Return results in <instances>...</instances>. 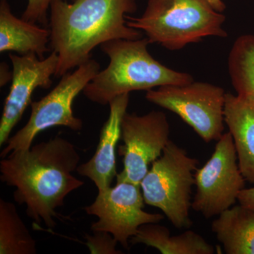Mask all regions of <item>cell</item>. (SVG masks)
<instances>
[{"instance_id":"2","label":"cell","mask_w":254,"mask_h":254,"mask_svg":"<svg viewBox=\"0 0 254 254\" xmlns=\"http://www.w3.org/2000/svg\"><path fill=\"white\" fill-rule=\"evenodd\" d=\"M50 9V45L59 59L57 77L91 59L97 46L143 36L127 22V15L136 12V0H53Z\"/></svg>"},{"instance_id":"13","label":"cell","mask_w":254,"mask_h":254,"mask_svg":"<svg viewBox=\"0 0 254 254\" xmlns=\"http://www.w3.org/2000/svg\"><path fill=\"white\" fill-rule=\"evenodd\" d=\"M224 120L233 138L241 173L254 185V102L226 93Z\"/></svg>"},{"instance_id":"19","label":"cell","mask_w":254,"mask_h":254,"mask_svg":"<svg viewBox=\"0 0 254 254\" xmlns=\"http://www.w3.org/2000/svg\"><path fill=\"white\" fill-rule=\"evenodd\" d=\"M86 245L91 254H121L117 250L118 242L111 234L107 232H93V235H86Z\"/></svg>"},{"instance_id":"4","label":"cell","mask_w":254,"mask_h":254,"mask_svg":"<svg viewBox=\"0 0 254 254\" xmlns=\"http://www.w3.org/2000/svg\"><path fill=\"white\" fill-rule=\"evenodd\" d=\"M129 27L144 33L150 43L182 49L209 36L225 38V15L208 0H148L139 17L126 16Z\"/></svg>"},{"instance_id":"16","label":"cell","mask_w":254,"mask_h":254,"mask_svg":"<svg viewBox=\"0 0 254 254\" xmlns=\"http://www.w3.org/2000/svg\"><path fill=\"white\" fill-rule=\"evenodd\" d=\"M132 245L143 244L163 254H213L215 249L199 234L187 230L171 235L168 227L158 223L142 225L130 240Z\"/></svg>"},{"instance_id":"3","label":"cell","mask_w":254,"mask_h":254,"mask_svg":"<svg viewBox=\"0 0 254 254\" xmlns=\"http://www.w3.org/2000/svg\"><path fill=\"white\" fill-rule=\"evenodd\" d=\"M149 40L117 39L102 44L109 64L100 70L83 93L101 105L114 98L136 91H150L166 85H184L193 81L190 73L175 71L159 63L150 54Z\"/></svg>"},{"instance_id":"17","label":"cell","mask_w":254,"mask_h":254,"mask_svg":"<svg viewBox=\"0 0 254 254\" xmlns=\"http://www.w3.org/2000/svg\"><path fill=\"white\" fill-rule=\"evenodd\" d=\"M228 71L237 96L254 102V36L237 38L228 57Z\"/></svg>"},{"instance_id":"15","label":"cell","mask_w":254,"mask_h":254,"mask_svg":"<svg viewBox=\"0 0 254 254\" xmlns=\"http://www.w3.org/2000/svg\"><path fill=\"white\" fill-rule=\"evenodd\" d=\"M211 230L227 254H254V210L235 205L218 215Z\"/></svg>"},{"instance_id":"12","label":"cell","mask_w":254,"mask_h":254,"mask_svg":"<svg viewBox=\"0 0 254 254\" xmlns=\"http://www.w3.org/2000/svg\"><path fill=\"white\" fill-rule=\"evenodd\" d=\"M129 93L119 95L110 102V115L102 127L99 143L94 155L86 163L78 165L76 172L95 184L98 190L111 187L117 173L116 150L121 139V124L127 113Z\"/></svg>"},{"instance_id":"22","label":"cell","mask_w":254,"mask_h":254,"mask_svg":"<svg viewBox=\"0 0 254 254\" xmlns=\"http://www.w3.org/2000/svg\"><path fill=\"white\" fill-rule=\"evenodd\" d=\"M12 78V72L8 70V66L6 63H1V78H0V86H5L9 80Z\"/></svg>"},{"instance_id":"7","label":"cell","mask_w":254,"mask_h":254,"mask_svg":"<svg viewBox=\"0 0 254 254\" xmlns=\"http://www.w3.org/2000/svg\"><path fill=\"white\" fill-rule=\"evenodd\" d=\"M226 93L216 85L193 81L150 90L146 91L145 99L176 114L209 143L218 141L223 135Z\"/></svg>"},{"instance_id":"10","label":"cell","mask_w":254,"mask_h":254,"mask_svg":"<svg viewBox=\"0 0 254 254\" xmlns=\"http://www.w3.org/2000/svg\"><path fill=\"white\" fill-rule=\"evenodd\" d=\"M145 203L141 185L117 182L116 186L98 190L95 201L84 210L88 215L98 218L92 224V231L109 232L125 250H128L130 240L140 227L158 223L164 219L161 214L143 210Z\"/></svg>"},{"instance_id":"18","label":"cell","mask_w":254,"mask_h":254,"mask_svg":"<svg viewBox=\"0 0 254 254\" xmlns=\"http://www.w3.org/2000/svg\"><path fill=\"white\" fill-rule=\"evenodd\" d=\"M37 244L11 202L0 199V254H36Z\"/></svg>"},{"instance_id":"20","label":"cell","mask_w":254,"mask_h":254,"mask_svg":"<svg viewBox=\"0 0 254 254\" xmlns=\"http://www.w3.org/2000/svg\"><path fill=\"white\" fill-rule=\"evenodd\" d=\"M53 0H28V4L22 15L23 19L29 22L39 23L43 27H48V10Z\"/></svg>"},{"instance_id":"11","label":"cell","mask_w":254,"mask_h":254,"mask_svg":"<svg viewBox=\"0 0 254 254\" xmlns=\"http://www.w3.org/2000/svg\"><path fill=\"white\" fill-rule=\"evenodd\" d=\"M9 58L13 66L12 78L0 120L1 147L9 140L13 128L31 105L35 90L38 88L47 89L51 86V78L55 76L59 61L54 51L43 59L35 53L24 55L10 53Z\"/></svg>"},{"instance_id":"5","label":"cell","mask_w":254,"mask_h":254,"mask_svg":"<svg viewBox=\"0 0 254 254\" xmlns=\"http://www.w3.org/2000/svg\"><path fill=\"white\" fill-rule=\"evenodd\" d=\"M198 164V160L170 141L141 182L145 204L161 210L180 230L193 225L190 213Z\"/></svg>"},{"instance_id":"8","label":"cell","mask_w":254,"mask_h":254,"mask_svg":"<svg viewBox=\"0 0 254 254\" xmlns=\"http://www.w3.org/2000/svg\"><path fill=\"white\" fill-rule=\"evenodd\" d=\"M245 181L232 134L223 133L211 157L195 172L196 193L191 208L206 219L218 216L238 200Z\"/></svg>"},{"instance_id":"14","label":"cell","mask_w":254,"mask_h":254,"mask_svg":"<svg viewBox=\"0 0 254 254\" xmlns=\"http://www.w3.org/2000/svg\"><path fill=\"white\" fill-rule=\"evenodd\" d=\"M50 30L12 14L6 0L0 1V52L24 55L35 53L41 59L50 51Z\"/></svg>"},{"instance_id":"6","label":"cell","mask_w":254,"mask_h":254,"mask_svg":"<svg viewBox=\"0 0 254 254\" xmlns=\"http://www.w3.org/2000/svg\"><path fill=\"white\" fill-rule=\"evenodd\" d=\"M100 70V64L90 59L73 72L65 73L54 89L46 96L32 102L28 123L10 137L0 157L4 158L16 150L30 149L37 135L51 127L62 126L72 131H81L83 121L73 115V100Z\"/></svg>"},{"instance_id":"1","label":"cell","mask_w":254,"mask_h":254,"mask_svg":"<svg viewBox=\"0 0 254 254\" xmlns=\"http://www.w3.org/2000/svg\"><path fill=\"white\" fill-rule=\"evenodd\" d=\"M76 147L58 136L28 150L11 152L0 161V180L16 188L15 201L26 206V214L38 224L53 228L57 210L69 193L83 186L73 176L80 162Z\"/></svg>"},{"instance_id":"21","label":"cell","mask_w":254,"mask_h":254,"mask_svg":"<svg viewBox=\"0 0 254 254\" xmlns=\"http://www.w3.org/2000/svg\"><path fill=\"white\" fill-rule=\"evenodd\" d=\"M240 204L254 210V187L250 189H244L238 197Z\"/></svg>"},{"instance_id":"23","label":"cell","mask_w":254,"mask_h":254,"mask_svg":"<svg viewBox=\"0 0 254 254\" xmlns=\"http://www.w3.org/2000/svg\"><path fill=\"white\" fill-rule=\"evenodd\" d=\"M213 7L219 12H223L226 9V5L222 1V0H208Z\"/></svg>"},{"instance_id":"9","label":"cell","mask_w":254,"mask_h":254,"mask_svg":"<svg viewBox=\"0 0 254 254\" xmlns=\"http://www.w3.org/2000/svg\"><path fill=\"white\" fill-rule=\"evenodd\" d=\"M170 124L163 112L154 110L143 115L127 112L121 124L123 144L118 147L124 169L117 175V182L141 185L149 167L170 141Z\"/></svg>"}]
</instances>
